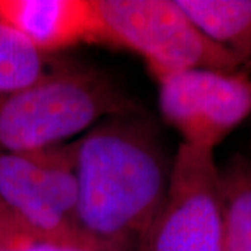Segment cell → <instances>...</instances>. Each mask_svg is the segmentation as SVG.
Listing matches in <instances>:
<instances>
[{
    "mask_svg": "<svg viewBox=\"0 0 251 251\" xmlns=\"http://www.w3.org/2000/svg\"><path fill=\"white\" fill-rule=\"evenodd\" d=\"M74 151L82 232L113 251H143L173 169L155 122L143 109L105 117Z\"/></svg>",
    "mask_w": 251,
    "mask_h": 251,
    "instance_id": "1",
    "label": "cell"
},
{
    "mask_svg": "<svg viewBox=\"0 0 251 251\" xmlns=\"http://www.w3.org/2000/svg\"><path fill=\"white\" fill-rule=\"evenodd\" d=\"M138 109L105 72L52 62L35 82L0 92V152L28 153L69 143L105 117Z\"/></svg>",
    "mask_w": 251,
    "mask_h": 251,
    "instance_id": "2",
    "label": "cell"
},
{
    "mask_svg": "<svg viewBox=\"0 0 251 251\" xmlns=\"http://www.w3.org/2000/svg\"><path fill=\"white\" fill-rule=\"evenodd\" d=\"M105 45L135 52L153 77L191 69L240 73L242 64L206 38L176 0H97Z\"/></svg>",
    "mask_w": 251,
    "mask_h": 251,
    "instance_id": "3",
    "label": "cell"
},
{
    "mask_svg": "<svg viewBox=\"0 0 251 251\" xmlns=\"http://www.w3.org/2000/svg\"><path fill=\"white\" fill-rule=\"evenodd\" d=\"M143 251H224V205L214 151L180 143L168 196Z\"/></svg>",
    "mask_w": 251,
    "mask_h": 251,
    "instance_id": "4",
    "label": "cell"
},
{
    "mask_svg": "<svg viewBox=\"0 0 251 251\" xmlns=\"http://www.w3.org/2000/svg\"><path fill=\"white\" fill-rule=\"evenodd\" d=\"M155 80L162 119L190 147L214 151L251 115V78L242 73L191 69Z\"/></svg>",
    "mask_w": 251,
    "mask_h": 251,
    "instance_id": "5",
    "label": "cell"
},
{
    "mask_svg": "<svg viewBox=\"0 0 251 251\" xmlns=\"http://www.w3.org/2000/svg\"><path fill=\"white\" fill-rule=\"evenodd\" d=\"M0 24L46 57L78 44H103L97 0H0Z\"/></svg>",
    "mask_w": 251,
    "mask_h": 251,
    "instance_id": "6",
    "label": "cell"
},
{
    "mask_svg": "<svg viewBox=\"0 0 251 251\" xmlns=\"http://www.w3.org/2000/svg\"><path fill=\"white\" fill-rule=\"evenodd\" d=\"M0 201L21 222L46 236H87L54 208L34 162L25 153L0 152Z\"/></svg>",
    "mask_w": 251,
    "mask_h": 251,
    "instance_id": "7",
    "label": "cell"
},
{
    "mask_svg": "<svg viewBox=\"0 0 251 251\" xmlns=\"http://www.w3.org/2000/svg\"><path fill=\"white\" fill-rule=\"evenodd\" d=\"M196 27L240 64L251 62V0H176Z\"/></svg>",
    "mask_w": 251,
    "mask_h": 251,
    "instance_id": "8",
    "label": "cell"
},
{
    "mask_svg": "<svg viewBox=\"0 0 251 251\" xmlns=\"http://www.w3.org/2000/svg\"><path fill=\"white\" fill-rule=\"evenodd\" d=\"M224 251H251V156L233 153L219 168Z\"/></svg>",
    "mask_w": 251,
    "mask_h": 251,
    "instance_id": "9",
    "label": "cell"
},
{
    "mask_svg": "<svg viewBox=\"0 0 251 251\" xmlns=\"http://www.w3.org/2000/svg\"><path fill=\"white\" fill-rule=\"evenodd\" d=\"M53 57H46L21 35L0 24V92L14 91L39 80Z\"/></svg>",
    "mask_w": 251,
    "mask_h": 251,
    "instance_id": "10",
    "label": "cell"
},
{
    "mask_svg": "<svg viewBox=\"0 0 251 251\" xmlns=\"http://www.w3.org/2000/svg\"><path fill=\"white\" fill-rule=\"evenodd\" d=\"M0 251H113L88 236L56 237L21 222L0 201Z\"/></svg>",
    "mask_w": 251,
    "mask_h": 251,
    "instance_id": "11",
    "label": "cell"
},
{
    "mask_svg": "<svg viewBox=\"0 0 251 251\" xmlns=\"http://www.w3.org/2000/svg\"><path fill=\"white\" fill-rule=\"evenodd\" d=\"M244 152L251 156V138H250V141H249V144H247V151H244Z\"/></svg>",
    "mask_w": 251,
    "mask_h": 251,
    "instance_id": "12",
    "label": "cell"
}]
</instances>
